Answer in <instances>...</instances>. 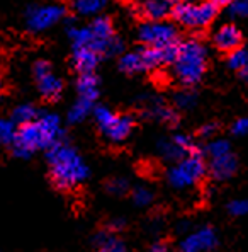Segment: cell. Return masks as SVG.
Wrapping results in <instances>:
<instances>
[{
    "label": "cell",
    "mask_w": 248,
    "mask_h": 252,
    "mask_svg": "<svg viewBox=\"0 0 248 252\" xmlns=\"http://www.w3.org/2000/svg\"><path fill=\"white\" fill-rule=\"evenodd\" d=\"M61 136L60 118L53 113L39 114L31 123L21 125L12 138V150L16 157L28 158L38 150L50 148Z\"/></svg>",
    "instance_id": "6da1fadb"
},
{
    "label": "cell",
    "mask_w": 248,
    "mask_h": 252,
    "mask_svg": "<svg viewBox=\"0 0 248 252\" xmlns=\"http://www.w3.org/2000/svg\"><path fill=\"white\" fill-rule=\"evenodd\" d=\"M50 176L55 186L63 191L75 189L88 177V167L73 147L61 142H55L48 148Z\"/></svg>",
    "instance_id": "7a4b0ae2"
},
{
    "label": "cell",
    "mask_w": 248,
    "mask_h": 252,
    "mask_svg": "<svg viewBox=\"0 0 248 252\" xmlns=\"http://www.w3.org/2000/svg\"><path fill=\"white\" fill-rule=\"evenodd\" d=\"M72 44L88 46L99 57H112L123 51V43L114 32L112 21L106 16H97L87 26L68 24L66 28Z\"/></svg>",
    "instance_id": "3957f363"
},
{
    "label": "cell",
    "mask_w": 248,
    "mask_h": 252,
    "mask_svg": "<svg viewBox=\"0 0 248 252\" xmlns=\"http://www.w3.org/2000/svg\"><path fill=\"white\" fill-rule=\"evenodd\" d=\"M173 77L184 87H192L202 80L207 68V48L197 38H189L177 44V53L170 63Z\"/></svg>",
    "instance_id": "277c9868"
},
{
    "label": "cell",
    "mask_w": 248,
    "mask_h": 252,
    "mask_svg": "<svg viewBox=\"0 0 248 252\" xmlns=\"http://www.w3.org/2000/svg\"><path fill=\"white\" fill-rule=\"evenodd\" d=\"M179 44V43H177ZM177 44L165 48H151L145 46L139 50H133L129 53H124L119 58V70L128 75H136L148 70H153L162 65H170L175 58Z\"/></svg>",
    "instance_id": "5b68a950"
},
{
    "label": "cell",
    "mask_w": 248,
    "mask_h": 252,
    "mask_svg": "<svg viewBox=\"0 0 248 252\" xmlns=\"http://www.w3.org/2000/svg\"><path fill=\"white\" fill-rule=\"evenodd\" d=\"M218 7L211 0L202 2H186L180 5H173L172 16L177 24L192 31H201L211 26V22L216 19Z\"/></svg>",
    "instance_id": "8992f818"
},
{
    "label": "cell",
    "mask_w": 248,
    "mask_h": 252,
    "mask_svg": "<svg viewBox=\"0 0 248 252\" xmlns=\"http://www.w3.org/2000/svg\"><path fill=\"white\" fill-rule=\"evenodd\" d=\"M206 172L207 167L201 152H194V154H189L180 160H177V164L170 167L168 172H166V179H168L170 186L184 189L201 183Z\"/></svg>",
    "instance_id": "52a82bcc"
},
{
    "label": "cell",
    "mask_w": 248,
    "mask_h": 252,
    "mask_svg": "<svg viewBox=\"0 0 248 252\" xmlns=\"http://www.w3.org/2000/svg\"><path fill=\"white\" fill-rule=\"evenodd\" d=\"M92 113H94L95 123L102 131V135L114 143L124 142L135 128V120L129 114H117L106 106L94 107Z\"/></svg>",
    "instance_id": "ba28073f"
},
{
    "label": "cell",
    "mask_w": 248,
    "mask_h": 252,
    "mask_svg": "<svg viewBox=\"0 0 248 252\" xmlns=\"http://www.w3.org/2000/svg\"><path fill=\"white\" fill-rule=\"evenodd\" d=\"M66 14V9L61 3H44V5H31L26 10V28L28 31L44 32L56 26Z\"/></svg>",
    "instance_id": "9c48e42d"
},
{
    "label": "cell",
    "mask_w": 248,
    "mask_h": 252,
    "mask_svg": "<svg viewBox=\"0 0 248 252\" xmlns=\"http://www.w3.org/2000/svg\"><path fill=\"white\" fill-rule=\"evenodd\" d=\"M138 38L145 46L165 48L179 43V32L173 24L166 21H146L139 26Z\"/></svg>",
    "instance_id": "30bf717a"
},
{
    "label": "cell",
    "mask_w": 248,
    "mask_h": 252,
    "mask_svg": "<svg viewBox=\"0 0 248 252\" xmlns=\"http://www.w3.org/2000/svg\"><path fill=\"white\" fill-rule=\"evenodd\" d=\"M32 73H34L43 97L46 101H58L63 92V80L53 73L51 63L46 60H38L32 66Z\"/></svg>",
    "instance_id": "8fae6325"
},
{
    "label": "cell",
    "mask_w": 248,
    "mask_h": 252,
    "mask_svg": "<svg viewBox=\"0 0 248 252\" xmlns=\"http://www.w3.org/2000/svg\"><path fill=\"white\" fill-rule=\"evenodd\" d=\"M158 150H160V154L164 155L166 160H180V158L186 157L189 154L199 152V148L191 136L173 135L172 138L162 140L158 143Z\"/></svg>",
    "instance_id": "7c38bea8"
},
{
    "label": "cell",
    "mask_w": 248,
    "mask_h": 252,
    "mask_svg": "<svg viewBox=\"0 0 248 252\" xmlns=\"http://www.w3.org/2000/svg\"><path fill=\"white\" fill-rule=\"evenodd\" d=\"M218 247V235L213 228L204 227L201 230L191 233L180 244L182 252H211Z\"/></svg>",
    "instance_id": "4fadbf2b"
},
{
    "label": "cell",
    "mask_w": 248,
    "mask_h": 252,
    "mask_svg": "<svg viewBox=\"0 0 248 252\" xmlns=\"http://www.w3.org/2000/svg\"><path fill=\"white\" fill-rule=\"evenodd\" d=\"M213 41L214 46L220 51L229 53V51L236 50V48H240L243 44V34L236 24H223L214 32Z\"/></svg>",
    "instance_id": "5bb4252c"
},
{
    "label": "cell",
    "mask_w": 248,
    "mask_h": 252,
    "mask_svg": "<svg viewBox=\"0 0 248 252\" xmlns=\"http://www.w3.org/2000/svg\"><path fill=\"white\" fill-rule=\"evenodd\" d=\"M238 170V160L233 155V152L223 154L220 157H213L209 164V172L216 181H226L229 177L235 176Z\"/></svg>",
    "instance_id": "9a60e30c"
},
{
    "label": "cell",
    "mask_w": 248,
    "mask_h": 252,
    "mask_svg": "<svg viewBox=\"0 0 248 252\" xmlns=\"http://www.w3.org/2000/svg\"><path fill=\"white\" fill-rule=\"evenodd\" d=\"M72 62H73V66H75L80 73L94 72V68L99 65V62H101V57L88 46L72 44Z\"/></svg>",
    "instance_id": "2e32d148"
},
{
    "label": "cell",
    "mask_w": 248,
    "mask_h": 252,
    "mask_svg": "<svg viewBox=\"0 0 248 252\" xmlns=\"http://www.w3.org/2000/svg\"><path fill=\"white\" fill-rule=\"evenodd\" d=\"M170 7L168 0H141L138 12L146 21H162L170 14Z\"/></svg>",
    "instance_id": "e0dca14e"
},
{
    "label": "cell",
    "mask_w": 248,
    "mask_h": 252,
    "mask_svg": "<svg viewBox=\"0 0 248 252\" xmlns=\"http://www.w3.org/2000/svg\"><path fill=\"white\" fill-rule=\"evenodd\" d=\"M77 92L80 97L88 99V101L95 102L99 97V79L94 75V72H83L80 73L79 80H77Z\"/></svg>",
    "instance_id": "ac0fdd59"
},
{
    "label": "cell",
    "mask_w": 248,
    "mask_h": 252,
    "mask_svg": "<svg viewBox=\"0 0 248 252\" xmlns=\"http://www.w3.org/2000/svg\"><path fill=\"white\" fill-rule=\"evenodd\" d=\"M146 113L148 116L155 118L158 121H164V123H170V125H175L179 121V116H177L175 109H172L168 104H165L164 101L160 99H153L150 101V104L146 106Z\"/></svg>",
    "instance_id": "d6986e66"
},
{
    "label": "cell",
    "mask_w": 248,
    "mask_h": 252,
    "mask_svg": "<svg viewBox=\"0 0 248 252\" xmlns=\"http://www.w3.org/2000/svg\"><path fill=\"white\" fill-rule=\"evenodd\" d=\"M70 5L80 16H97L107 5V0H70Z\"/></svg>",
    "instance_id": "ffe728a7"
},
{
    "label": "cell",
    "mask_w": 248,
    "mask_h": 252,
    "mask_svg": "<svg viewBox=\"0 0 248 252\" xmlns=\"http://www.w3.org/2000/svg\"><path fill=\"white\" fill-rule=\"evenodd\" d=\"M95 246H97V252H128L126 246L117 237L110 235L107 232L95 235Z\"/></svg>",
    "instance_id": "44dd1931"
},
{
    "label": "cell",
    "mask_w": 248,
    "mask_h": 252,
    "mask_svg": "<svg viewBox=\"0 0 248 252\" xmlns=\"http://www.w3.org/2000/svg\"><path fill=\"white\" fill-rule=\"evenodd\" d=\"M94 111V102L88 99L79 97V101L75 102L68 111V121L70 123H82L83 120H87L88 114Z\"/></svg>",
    "instance_id": "7402d4cb"
},
{
    "label": "cell",
    "mask_w": 248,
    "mask_h": 252,
    "mask_svg": "<svg viewBox=\"0 0 248 252\" xmlns=\"http://www.w3.org/2000/svg\"><path fill=\"white\" fill-rule=\"evenodd\" d=\"M39 116V111L34 104H29V102H24V104H19L16 109L12 111V123L16 125H26L34 121L36 118Z\"/></svg>",
    "instance_id": "603a6c76"
},
{
    "label": "cell",
    "mask_w": 248,
    "mask_h": 252,
    "mask_svg": "<svg viewBox=\"0 0 248 252\" xmlns=\"http://www.w3.org/2000/svg\"><path fill=\"white\" fill-rule=\"evenodd\" d=\"M228 65H229V68L236 70V72L248 68V51L243 46H240V48H236V50L229 51Z\"/></svg>",
    "instance_id": "cb8c5ba5"
},
{
    "label": "cell",
    "mask_w": 248,
    "mask_h": 252,
    "mask_svg": "<svg viewBox=\"0 0 248 252\" xmlns=\"http://www.w3.org/2000/svg\"><path fill=\"white\" fill-rule=\"evenodd\" d=\"M173 102L179 109H192L195 104H197V94L191 89H184V91H179L173 97Z\"/></svg>",
    "instance_id": "d4e9b609"
},
{
    "label": "cell",
    "mask_w": 248,
    "mask_h": 252,
    "mask_svg": "<svg viewBox=\"0 0 248 252\" xmlns=\"http://www.w3.org/2000/svg\"><path fill=\"white\" fill-rule=\"evenodd\" d=\"M206 150H207V155L213 158V157H220V155L231 152V145H229V142H226V140H213V142H209Z\"/></svg>",
    "instance_id": "484cf974"
},
{
    "label": "cell",
    "mask_w": 248,
    "mask_h": 252,
    "mask_svg": "<svg viewBox=\"0 0 248 252\" xmlns=\"http://www.w3.org/2000/svg\"><path fill=\"white\" fill-rule=\"evenodd\" d=\"M14 133H16V126H14L12 121L2 120V118H0V145L12 143Z\"/></svg>",
    "instance_id": "4316f807"
},
{
    "label": "cell",
    "mask_w": 248,
    "mask_h": 252,
    "mask_svg": "<svg viewBox=\"0 0 248 252\" xmlns=\"http://www.w3.org/2000/svg\"><path fill=\"white\" fill-rule=\"evenodd\" d=\"M229 7V16L235 19H243L248 14V2L247 0H231L228 3Z\"/></svg>",
    "instance_id": "83f0119b"
},
{
    "label": "cell",
    "mask_w": 248,
    "mask_h": 252,
    "mask_svg": "<svg viewBox=\"0 0 248 252\" xmlns=\"http://www.w3.org/2000/svg\"><path fill=\"white\" fill-rule=\"evenodd\" d=\"M133 201L138 206H148L153 201V192L148 188H136L133 191Z\"/></svg>",
    "instance_id": "f1b7e54d"
},
{
    "label": "cell",
    "mask_w": 248,
    "mask_h": 252,
    "mask_svg": "<svg viewBox=\"0 0 248 252\" xmlns=\"http://www.w3.org/2000/svg\"><path fill=\"white\" fill-rule=\"evenodd\" d=\"M128 188H129L128 181L123 179V177H116V179L109 181V184H107V191H109L110 194H116V196L124 194V192L128 191Z\"/></svg>",
    "instance_id": "f546056e"
},
{
    "label": "cell",
    "mask_w": 248,
    "mask_h": 252,
    "mask_svg": "<svg viewBox=\"0 0 248 252\" xmlns=\"http://www.w3.org/2000/svg\"><path fill=\"white\" fill-rule=\"evenodd\" d=\"M228 211L233 217H243L248 211V203L247 199H233L228 205Z\"/></svg>",
    "instance_id": "4dcf8cb0"
},
{
    "label": "cell",
    "mask_w": 248,
    "mask_h": 252,
    "mask_svg": "<svg viewBox=\"0 0 248 252\" xmlns=\"http://www.w3.org/2000/svg\"><path fill=\"white\" fill-rule=\"evenodd\" d=\"M248 131V120L247 118H240L233 123V133L236 136H245Z\"/></svg>",
    "instance_id": "1f68e13d"
},
{
    "label": "cell",
    "mask_w": 248,
    "mask_h": 252,
    "mask_svg": "<svg viewBox=\"0 0 248 252\" xmlns=\"http://www.w3.org/2000/svg\"><path fill=\"white\" fill-rule=\"evenodd\" d=\"M216 131H218V126L214 125V123H207L202 126L201 129H199V135L202 136V138H211V136H214L216 135Z\"/></svg>",
    "instance_id": "d6a6232c"
},
{
    "label": "cell",
    "mask_w": 248,
    "mask_h": 252,
    "mask_svg": "<svg viewBox=\"0 0 248 252\" xmlns=\"http://www.w3.org/2000/svg\"><path fill=\"white\" fill-rule=\"evenodd\" d=\"M150 252H168V247H166L165 242H155L150 247Z\"/></svg>",
    "instance_id": "836d02e7"
},
{
    "label": "cell",
    "mask_w": 248,
    "mask_h": 252,
    "mask_svg": "<svg viewBox=\"0 0 248 252\" xmlns=\"http://www.w3.org/2000/svg\"><path fill=\"white\" fill-rule=\"evenodd\" d=\"M211 2H213L216 7H220V5H228V3L231 2V0H211Z\"/></svg>",
    "instance_id": "e575fe53"
},
{
    "label": "cell",
    "mask_w": 248,
    "mask_h": 252,
    "mask_svg": "<svg viewBox=\"0 0 248 252\" xmlns=\"http://www.w3.org/2000/svg\"><path fill=\"white\" fill-rule=\"evenodd\" d=\"M170 5H180V3H186V2H191V0H168Z\"/></svg>",
    "instance_id": "d590c367"
},
{
    "label": "cell",
    "mask_w": 248,
    "mask_h": 252,
    "mask_svg": "<svg viewBox=\"0 0 248 252\" xmlns=\"http://www.w3.org/2000/svg\"><path fill=\"white\" fill-rule=\"evenodd\" d=\"M0 87H2V75H0Z\"/></svg>",
    "instance_id": "8d00e7d4"
},
{
    "label": "cell",
    "mask_w": 248,
    "mask_h": 252,
    "mask_svg": "<svg viewBox=\"0 0 248 252\" xmlns=\"http://www.w3.org/2000/svg\"><path fill=\"white\" fill-rule=\"evenodd\" d=\"M121 2H123V0H121Z\"/></svg>",
    "instance_id": "74e56055"
}]
</instances>
